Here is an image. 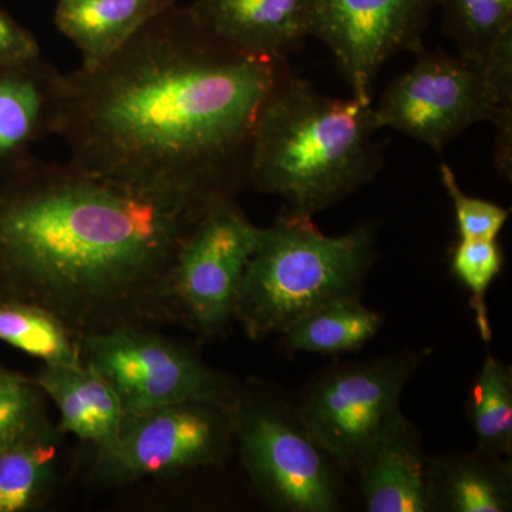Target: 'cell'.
I'll return each mask as SVG.
<instances>
[{"instance_id": "2e32d148", "label": "cell", "mask_w": 512, "mask_h": 512, "mask_svg": "<svg viewBox=\"0 0 512 512\" xmlns=\"http://www.w3.org/2000/svg\"><path fill=\"white\" fill-rule=\"evenodd\" d=\"M59 410V429L77 439L106 447L116 439L124 410L109 383L84 365H43L33 380Z\"/></svg>"}, {"instance_id": "83f0119b", "label": "cell", "mask_w": 512, "mask_h": 512, "mask_svg": "<svg viewBox=\"0 0 512 512\" xmlns=\"http://www.w3.org/2000/svg\"><path fill=\"white\" fill-rule=\"evenodd\" d=\"M19 373L10 372V370L5 369V367H0V383L8 382V380L16 379L19 377Z\"/></svg>"}, {"instance_id": "8992f818", "label": "cell", "mask_w": 512, "mask_h": 512, "mask_svg": "<svg viewBox=\"0 0 512 512\" xmlns=\"http://www.w3.org/2000/svg\"><path fill=\"white\" fill-rule=\"evenodd\" d=\"M417 357L394 356L343 367L313 384L296 417L340 470H357L402 416L400 399Z\"/></svg>"}, {"instance_id": "5bb4252c", "label": "cell", "mask_w": 512, "mask_h": 512, "mask_svg": "<svg viewBox=\"0 0 512 512\" xmlns=\"http://www.w3.org/2000/svg\"><path fill=\"white\" fill-rule=\"evenodd\" d=\"M356 471L366 511H434L429 461L421 454L416 433L403 414Z\"/></svg>"}, {"instance_id": "5b68a950", "label": "cell", "mask_w": 512, "mask_h": 512, "mask_svg": "<svg viewBox=\"0 0 512 512\" xmlns=\"http://www.w3.org/2000/svg\"><path fill=\"white\" fill-rule=\"evenodd\" d=\"M232 400H188L126 414L116 439L97 448L94 474L104 484H131L217 466L235 441Z\"/></svg>"}, {"instance_id": "8fae6325", "label": "cell", "mask_w": 512, "mask_h": 512, "mask_svg": "<svg viewBox=\"0 0 512 512\" xmlns=\"http://www.w3.org/2000/svg\"><path fill=\"white\" fill-rule=\"evenodd\" d=\"M439 0H315L311 37L328 46L352 96L372 103L387 60L423 49Z\"/></svg>"}, {"instance_id": "484cf974", "label": "cell", "mask_w": 512, "mask_h": 512, "mask_svg": "<svg viewBox=\"0 0 512 512\" xmlns=\"http://www.w3.org/2000/svg\"><path fill=\"white\" fill-rule=\"evenodd\" d=\"M40 56L36 36L0 9V64L25 63Z\"/></svg>"}, {"instance_id": "4316f807", "label": "cell", "mask_w": 512, "mask_h": 512, "mask_svg": "<svg viewBox=\"0 0 512 512\" xmlns=\"http://www.w3.org/2000/svg\"><path fill=\"white\" fill-rule=\"evenodd\" d=\"M491 123L495 127L494 167L504 178L512 174V106L495 111Z\"/></svg>"}, {"instance_id": "277c9868", "label": "cell", "mask_w": 512, "mask_h": 512, "mask_svg": "<svg viewBox=\"0 0 512 512\" xmlns=\"http://www.w3.org/2000/svg\"><path fill=\"white\" fill-rule=\"evenodd\" d=\"M372 256L369 228L328 237L312 218L286 212L259 231L258 245L239 285L234 316L251 339L284 333L325 303L357 298Z\"/></svg>"}, {"instance_id": "cb8c5ba5", "label": "cell", "mask_w": 512, "mask_h": 512, "mask_svg": "<svg viewBox=\"0 0 512 512\" xmlns=\"http://www.w3.org/2000/svg\"><path fill=\"white\" fill-rule=\"evenodd\" d=\"M46 417L42 390L25 376L0 383V451L42 430Z\"/></svg>"}, {"instance_id": "7402d4cb", "label": "cell", "mask_w": 512, "mask_h": 512, "mask_svg": "<svg viewBox=\"0 0 512 512\" xmlns=\"http://www.w3.org/2000/svg\"><path fill=\"white\" fill-rule=\"evenodd\" d=\"M443 32L458 56L484 66L505 35L512 32V0H439Z\"/></svg>"}, {"instance_id": "52a82bcc", "label": "cell", "mask_w": 512, "mask_h": 512, "mask_svg": "<svg viewBox=\"0 0 512 512\" xmlns=\"http://www.w3.org/2000/svg\"><path fill=\"white\" fill-rule=\"evenodd\" d=\"M84 365L107 383L124 414L153 412L188 400H232L221 373L154 329H117L79 339Z\"/></svg>"}, {"instance_id": "e0dca14e", "label": "cell", "mask_w": 512, "mask_h": 512, "mask_svg": "<svg viewBox=\"0 0 512 512\" xmlns=\"http://www.w3.org/2000/svg\"><path fill=\"white\" fill-rule=\"evenodd\" d=\"M507 458L458 454L429 461L434 511L507 512L512 507Z\"/></svg>"}, {"instance_id": "9a60e30c", "label": "cell", "mask_w": 512, "mask_h": 512, "mask_svg": "<svg viewBox=\"0 0 512 512\" xmlns=\"http://www.w3.org/2000/svg\"><path fill=\"white\" fill-rule=\"evenodd\" d=\"M177 0H56L55 25L82 57V67L106 62Z\"/></svg>"}, {"instance_id": "9c48e42d", "label": "cell", "mask_w": 512, "mask_h": 512, "mask_svg": "<svg viewBox=\"0 0 512 512\" xmlns=\"http://www.w3.org/2000/svg\"><path fill=\"white\" fill-rule=\"evenodd\" d=\"M416 62L373 106L377 128H392L440 153L450 141L497 111L484 67L443 52L414 53Z\"/></svg>"}, {"instance_id": "ffe728a7", "label": "cell", "mask_w": 512, "mask_h": 512, "mask_svg": "<svg viewBox=\"0 0 512 512\" xmlns=\"http://www.w3.org/2000/svg\"><path fill=\"white\" fill-rule=\"evenodd\" d=\"M0 340L43 365H82L79 339L52 313L25 303H0Z\"/></svg>"}, {"instance_id": "7c38bea8", "label": "cell", "mask_w": 512, "mask_h": 512, "mask_svg": "<svg viewBox=\"0 0 512 512\" xmlns=\"http://www.w3.org/2000/svg\"><path fill=\"white\" fill-rule=\"evenodd\" d=\"M63 74L42 56L0 64V185L36 160L35 144L55 136Z\"/></svg>"}, {"instance_id": "7a4b0ae2", "label": "cell", "mask_w": 512, "mask_h": 512, "mask_svg": "<svg viewBox=\"0 0 512 512\" xmlns=\"http://www.w3.org/2000/svg\"><path fill=\"white\" fill-rule=\"evenodd\" d=\"M207 208L36 158L0 185V303L45 309L77 339L183 323L175 264Z\"/></svg>"}, {"instance_id": "30bf717a", "label": "cell", "mask_w": 512, "mask_h": 512, "mask_svg": "<svg viewBox=\"0 0 512 512\" xmlns=\"http://www.w3.org/2000/svg\"><path fill=\"white\" fill-rule=\"evenodd\" d=\"M259 231L235 198L212 202L202 212L175 264V296L184 325L204 335H214L227 325Z\"/></svg>"}, {"instance_id": "3957f363", "label": "cell", "mask_w": 512, "mask_h": 512, "mask_svg": "<svg viewBox=\"0 0 512 512\" xmlns=\"http://www.w3.org/2000/svg\"><path fill=\"white\" fill-rule=\"evenodd\" d=\"M373 103L333 99L286 67L252 138L249 185L288 214L313 218L369 183L382 167Z\"/></svg>"}, {"instance_id": "ac0fdd59", "label": "cell", "mask_w": 512, "mask_h": 512, "mask_svg": "<svg viewBox=\"0 0 512 512\" xmlns=\"http://www.w3.org/2000/svg\"><path fill=\"white\" fill-rule=\"evenodd\" d=\"M60 433L52 423L0 451V512H26L46 503L57 483Z\"/></svg>"}, {"instance_id": "4fadbf2b", "label": "cell", "mask_w": 512, "mask_h": 512, "mask_svg": "<svg viewBox=\"0 0 512 512\" xmlns=\"http://www.w3.org/2000/svg\"><path fill=\"white\" fill-rule=\"evenodd\" d=\"M315 0H194V18L248 55L288 60L311 37Z\"/></svg>"}, {"instance_id": "603a6c76", "label": "cell", "mask_w": 512, "mask_h": 512, "mask_svg": "<svg viewBox=\"0 0 512 512\" xmlns=\"http://www.w3.org/2000/svg\"><path fill=\"white\" fill-rule=\"evenodd\" d=\"M503 252L497 239H460L451 254V272L470 292L471 309L481 338L491 339L490 320L485 305L488 288L500 274Z\"/></svg>"}, {"instance_id": "d6986e66", "label": "cell", "mask_w": 512, "mask_h": 512, "mask_svg": "<svg viewBox=\"0 0 512 512\" xmlns=\"http://www.w3.org/2000/svg\"><path fill=\"white\" fill-rule=\"evenodd\" d=\"M382 323V316L359 299L340 298L306 313L282 335L288 348L298 352H352L375 338Z\"/></svg>"}, {"instance_id": "44dd1931", "label": "cell", "mask_w": 512, "mask_h": 512, "mask_svg": "<svg viewBox=\"0 0 512 512\" xmlns=\"http://www.w3.org/2000/svg\"><path fill=\"white\" fill-rule=\"evenodd\" d=\"M471 423L478 450L487 456L507 458L512 451L511 367L488 356L470 397Z\"/></svg>"}, {"instance_id": "ba28073f", "label": "cell", "mask_w": 512, "mask_h": 512, "mask_svg": "<svg viewBox=\"0 0 512 512\" xmlns=\"http://www.w3.org/2000/svg\"><path fill=\"white\" fill-rule=\"evenodd\" d=\"M235 441L256 490L278 510H339L336 466L296 414L278 404L237 399Z\"/></svg>"}, {"instance_id": "6da1fadb", "label": "cell", "mask_w": 512, "mask_h": 512, "mask_svg": "<svg viewBox=\"0 0 512 512\" xmlns=\"http://www.w3.org/2000/svg\"><path fill=\"white\" fill-rule=\"evenodd\" d=\"M288 66L239 52L175 5L106 62L63 74L55 136L90 173L204 210L249 185L256 121Z\"/></svg>"}, {"instance_id": "d4e9b609", "label": "cell", "mask_w": 512, "mask_h": 512, "mask_svg": "<svg viewBox=\"0 0 512 512\" xmlns=\"http://www.w3.org/2000/svg\"><path fill=\"white\" fill-rule=\"evenodd\" d=\"M440 177L453 201L460 239H497L510 217V211L494 202L467 195L458 185L450 165H440Z\"/></svg>"}]
</instances>
